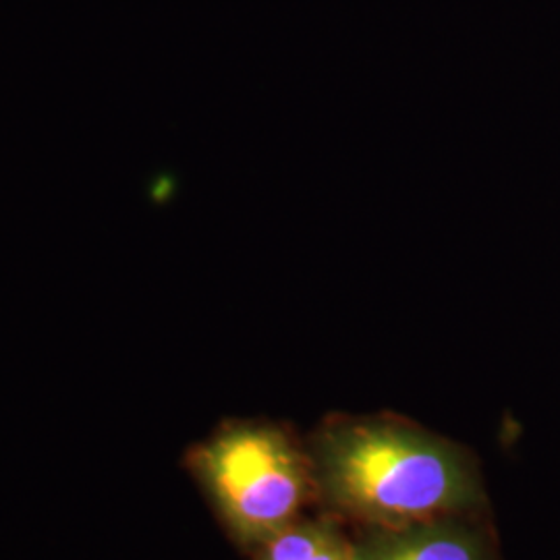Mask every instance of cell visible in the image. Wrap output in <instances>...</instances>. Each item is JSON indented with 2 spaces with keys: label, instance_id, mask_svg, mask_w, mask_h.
<instances>
[{
  "label": "cell",
  "instance_id": "6da1fadb",
  "mask_svg": "<svg viewBox=\"0 0 560 560\" xmlns=\"http://www.w3.org/2000/svg\"><path fill=\"white\" fill-rule=\"evenodd\" d=\"M307 451L316 494L363 529L463 517L483 502L469 453L397 416H330Z\"/></svg>",
  "mask_w": 560,
  "mask_h": 560
},
{
  "label": "cell",
  "instance_id": "7a4b0ae2",
  "mask_svg": "<svg viewBox=\"0 0 560 560\" xmlns=\"http://www.w3.org/2000/svg\"><path fill=\"white\" fill-rule=\"evenodd\" d=\"M185 467L229 538L247 552L300 520L316 494L307 446L275 421H224L187 451Z\"/></svg>",
  "mask_w": 560,
  "mask_h": 560
},
{
  "label": "cell",
  "instance_id": "3957f363",
  "mask_svg": "<svg viewBox=\"0 0 560 560\" xmlns=\"http://www.w3.org/2000/svg\"><path fill=\"white\" fill-rule=\"evenodd\" d=\"M355 560H494L492 544L467 515L400 529H365Z\"/></svg>",
  "mask_w": 560,
  "mask_h": 560
},
{
  "label": "cell",
  "instance_id": "277c9868",
  "mask_svg": "<svg viewBox=\"0 0 560 560\" xmlns=\"http://www.w3.org/2000/svg\"><path fill=\"white\" fill-rule=\"evenodd\" d=\"M252 555L254 560H355V544L342 536L335 521L300 517Z\"/></svg>",
  "mask_w": 560,
  "mask_h": 560
}]
</instances>
